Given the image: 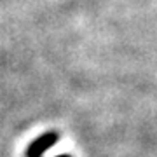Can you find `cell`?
<instances>
[{
    "mask_svg": "<svg viewBox=\"0 0 157 157\" xmlns=\"http://www.w3.org/2000/svg\"><path fill=\"white\" fill-rule=\"evenodd\" d=\"M58 157H70V155H58Z\"/></svg>",
    "mask_w": 157,
    "mask_h": 157,
    "instance_id": "obj_2",
    "label": "cell"
},
{
    "mask_svg": "<svg viewBox=\"0 0 157 157\" xmlns=\"http://www.w3.org/2000/svg\"><path fill=\"white\" fill-rule=\"evenodd\" d=\"M58 138H59L58 133H45V135L39 136V138H37V140L28 147V150H26V157H42V155H44V152L58 141Z\"/></svg>",
    "mask_w": 157,
    "mask_h": 157,
    "instance_id": "obj_1",
    "label": "cell"
}]
</instances>
